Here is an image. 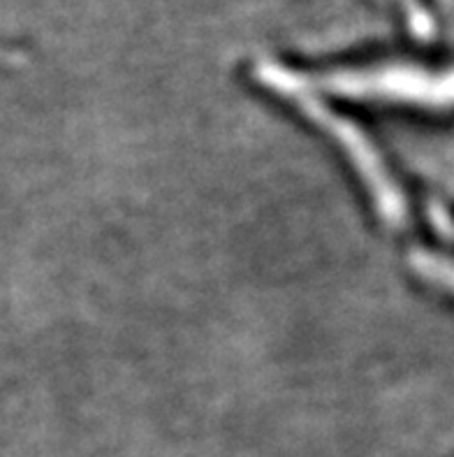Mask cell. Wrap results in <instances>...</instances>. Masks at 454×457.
<instances>
[{
  "mask_svg": "<svg viewBox=\"0 0 454 457\" xmlns=\"http://www.w3.org/2000/svg\"><path fill=\"white\" fill-rule=\"evenodd\" d=\"M260 77H265V79L269 81V87H277L278 91L293 96L297 103L301 100V107L306 110V114H309L310 119H316V123H320L327 133H332L334 137L339 139V145L343 146L345 154L351 156V161L355 162L359 174H362V179L364 184L368 186V191L374 193L376 207L380 209V216H383L390 226H399L403 220L401 193L397 191L394 181L387 177L385 168H383V162H380L374 146L368 145V139L364 137L355 126H351V123L345 121V119L334 116L332 112L325 110V107L318 104L316 100H310L309 96L290 79L288 72L265 68L260 72Z\"/></svg>",
  "mask_w": 454,
  "mask_h": 457,
  "instance_id": "6da1fadb",
  "label": "cell"
},
{
  "mask_svg": "<svg viewBox=\"0 0 454 457\" xmlns=\"http://www.w3.org/2000/svg\"><path fill=\"white\" fill-rule=\"evenodd\" d=\"M413 265L426 278L450 286L454 290V265L441 261V258H433V255H413Z\"/></svg>",
  "mask_w": 454,
  "mask_h": 457,
  "instance_id": "7a4b0ae2",
  "label": "cell"
}]
</instances>
